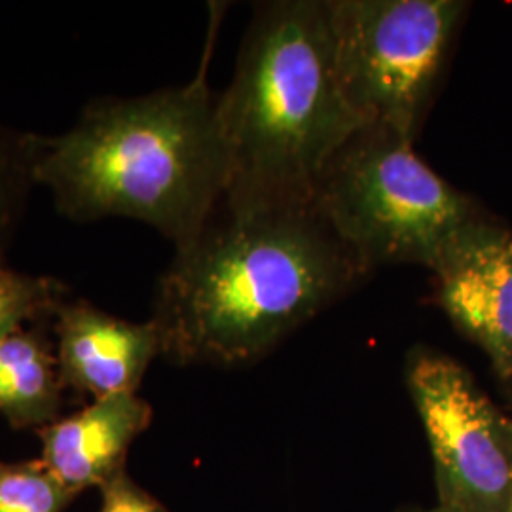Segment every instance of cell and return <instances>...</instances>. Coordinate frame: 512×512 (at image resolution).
<instances>
[{
	"label": "cell",
	"mask_w": 512,
	"mask_h": 512,
	"mask_svg": "<svg viewBox=\"0 0 512 512\" xmlns=\"http://www.w3.org/2000/svg\"><path fill=\"white\" fill-rule=\"evenodd\" d=\"M42 327L18 330L0 344V416L14 429L38 431L59 420L65 387Z\"/></svg>",
	"instance_id": "30bf717a"
},
{
	"label": "cell",
	"mask_w": 512,
	"mask_h": 512,
	"mask_svg": "<svg viewBox=\"0 0 512 512\" xmlns=\"http://www.w3.org/2000/svg\"><path fill=\"white\" fill-rule=\"evenodd\" d=\"M217 116L230 162L222 198H311L330 156L365 126L336 73L330 0L256 6Z\"/></svg>",
	"instance_id": "3957f363"
},
{
	"label": "cell",
	"mask_w": 512,
	"mask_h": 512,
	"mask_svg": "<svg viewBox=\"0 0 512 512\" xmlns=\"http://www.w3.org/2000/svg\"><path fill=\"white\" fill-rule=\"evenodd\" d=\"M152 406L137 393L92 401L80 412L38 429L40 463L76 497L126 471L131 444L152 423Z\"/></svg>",
	"instance_id": "9c48e42d"
},
{
	"label": "cell",
	"mask_w": 512,
	"mask_h": 512,
	"mask_svg": "<svg viewBox=\"0 0 512 512\" xmlns=\"http://www.w3.org/2000/svg\"><path fill=\"white\" fill-rule=\"evenodd\" d=\"M35 184L29 131L0 124V260Z\"/></svg>",
	"instance_id": "7c38bea8"
},
{
	"label": "cell",
	"mask_w": 512,
	"mask_h": 512,
	"mask_svg": "<svg viewBox=\"0 0 512 512\" xmlns=\"http://www.w3.org/2000/svg\"><path fill=\"white\" fill-rule=\"evenodd\" d=\"M217 97L205 65L183 86L95 97L65 133H29L33 179L73 222L139 220L181 249L202 232L230 181Z\"/></svg>",
	"instance_id": "7a4b0ae2"
},
{
	"label": "cell",
	"mask_w": 512,
	"mask_h": 512,
	"mask_svg": "<svg viewBox=\"0 0 512 512\" xmlns=\"http://www.w3.org/2000/svg\"><path fill=\"white\" fill-rule=\"evenodd\" d=\"M403 512H450L446 511V509H442V507H435V509H418V507H412V509H406V511Z\"/></svg>",
	"instance_id": "9a60e30c"
},
{
	"label": "cell",
	"mask_w": 512,
	"mask_h": 512,
	"mask_svg": "<svg viewBox=\"0 0 512 512\" xmlns=\"http://www.w3.org/2000/svg\"><path fill=\"white\" fill-rule=\"evenodd\" d=\"M406 384L435 465L439 507L512 512V420L446 353L416 348Z\"/></svg>",
	"instance_id": "8992f818"
},
{
	"label": "cell",
	"mask_w": 512,
	"mask_h": 512,
	"mask_svg": "<svg viewBox=\"0 0 512 512\" xmlns=\"http://www.w3.org/2000/svg\"><path fill=\"white\" fill-rule=\"evenodd\" d=\"M99 512H169L164 505L141 488L128 471L112 478L101 488Z\"/></svg>",
	"instance_id": "5bb4252c"
},
{
	"label": "cell",
	"mask_w": 512,
	"mask_h": 512,
	"mask_svg": "<svg viewBox=\"0 0 512 512\" xmlns=\"http://www.w3.org/2000/svg\"><path fill=\"white\" fill-rule=\"evenodd\" d=\"M311 200L368 272L431 270L442 247L486 211L421 160L393 129L365 124L317 175Z\"/></svg>",
	"instance_id": "277c9868"
},
{
	"label": "cell",
	"mask_w": 512,
	"mask_h": 512,
	"mask_svg": "<svg viewBox=\"0 0 512 512\" xmlns=\"http://www.w3.org/2000/svg\"><path fill=\"white\" fill-rule=\"evenodd\" d=\"M467 10L461 0H330L336 73L353 112L414 143Z\"/></svg>",
	"instance_id": "5b68a950"
},
{
	"label": "cell",
	"mask_w": 512,
	"mask_h": 512,
	"mask_svg": "<svg viewBox=\"0 0 512 512\" xmlns=\"http://www.w3.org/2000/svg\"><path fill=\"white\" fill-rule=\"evenodd\" d=\"M59 374L65 389L99 401L137 393L162 340L148 319L133 323L88 300H65L52 321Z\"/></svg>",
	"instance_id": "ba28073f"
},
{
	"label": "cell",
	"mask_w": 512,
	"mask_h": 512,
	"mask_svg": "<svg viewBox=\"0 0 512 512\" xmlns=\"http://www.w3.org/2000/svg\"><path fill=\"white\" fill-rule=\"evenodd\" d=\"M505 391H507V395H509V401H511L512 404V382L511 384L507 385V387H505Z\"/></svg>",
	"instance_id": "2e32d148"
},
{
	"label": "cell",
	"mask_w": 512,
	"mask_h": 512,
	"mask_svg": "<svg viewBox=\"0 0 512 512\" xmlns=\"http://www.w3.org/2000/svg\"><path fill=\"white\" fill-rule=\"evenodd\" d=\"M65 300L69 287L61 279L18 272L0 260V344L18 330L52 323Z\"/></svg>",
	"instance_id": "8fae6325"
},
{
	"label": "cell",
	"mask_w": 512,
	"mask_h": 512,
	"mask_svg": "<svg viewBox=\"0 0 512 512\" xmlns=\"http://www.w3.org/2000/svg\"><path fill=\"white\" fill-rule=\"evenodd\" d=\"M311 198H222L160 275L150 321L175 365L255 363L368 277Z\"/></svg>",
	"instance_id": "6da1fadb"
},
{
	"label": "cell",
	"mask_w": 512,
	"mask_h": 512,
	"mask_svg": "<svg viewBox=\"0 0 512 512\" xmlns=\"http://www.w3.org/2000/svg\"><path fill=\"white\" fill-rule=\"evenodd\" d=\"M74 495L38 461H0V512H63Z\"/></svg>",
	"instance_id": "4fadbf2b"
},
{
	"label": "cell",
	"mask_w": 512,
	"mask_h": 512,
	"mask_svg": "<svg viewBox=\"0 0 512 512\" xmlns=\"http://www.w3.org/2000/svg\"><path fill=\"white\" fill-rule=\"evenodd\" d=\"M440 308L486 353L503 387L512 382V230L484 213L450 239L435 264Z\"/></svg>",
	"instance_id": "52a82bcc"
}]
</instances>
